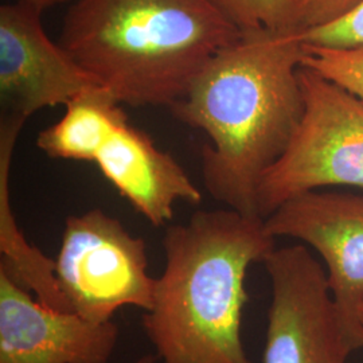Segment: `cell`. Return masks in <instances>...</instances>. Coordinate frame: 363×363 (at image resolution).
<instances>
[{
  "label": "cell",
  "mask_w": 363,
  "mask_h": 363,
  "mask_svg": "<svg viewBox=\"0 0 363 363\" xmlns=\"http://www.w3.org/2000/svg\"><path fill=\"white\" fill-rule=\"evenodd\" d=\"M306 54L298 31L242 30L169 106L182 124L208 135L203 184L226 208L261 218V179L284 155L304 112L298 70Z\"/></svg>",
  "instance_id": "cell-1"
},
{
  "label": "cell",
  "mask_w": 363,
  "mask_h": 363,
  "mask_svg": "<svg viewBox=\"0 0 363 363\" xmlns=\"http://www.w3.org/2000/svg\"><path fill=\"white\" fill-rule=\"evenodd\" d=\"M262 218L233 208L199 210L169 225L144 334L160 363H252L241 337L252 264L276 247Z\"/></svg>",
  "instance_id": "cell-2"
},
{
  "label": "cell",
  "mask_w": 363,
  "mask_h": 363,
  "mask_svg": "<svg viewBox=\"0 0 363 363\" xmlns=\"http://www.w3.org/2000/svg\"><path fill=\"white\" fill-rule=\"evenodd\" d=\"M208 0H76L60 45L120 104H175L237 38Z\"/></svg>",
  "instance_id": "cell-3"
},
{
  "label": "cell",
  "mask_w": 363,
  "mask_h": 363,
  "mask_svg": "<svg viewBox=\"0 0 363 363\" xmlns=\"http://www.w3.org/2000/svg\"><path fill=\"white\" fill-rule=\"evenodd\" d=\"M298 78L304 112L284 155L259 183L262 220L311 190L363 189L362 100L307 66Z\"/></svg>",
  "instance_id": "cell-4"
},
{
  "label": "cell",
  "mask_w": 363,
  "mask_h": 363,
  "mask_svg": "<svg viewBox=\"0 0 363 363\" xmlns=\"http://www.w3.org/2000/svg\"><path fill=\"white\" fill-rule=\"evenodd\" d=\"M147 244L101 208L69 216L55 259V274L70 310L93 322H111L123 307L148 311L156 277Z\"/></svg>",
  "instance_id": "cell-5"
},
{
  "label": "cell",
  "mask_w": 363,
  "mask_h": 363,
  "mask_svg": "<svg viewBox=\"0 0 363 363\" xmlns=\"http://www.w3.org/2000/svg\"><path fill=\"white\" fill-rule=\"evenodd\" d=\"M272 286L264 363H346L355 350L337 313L327 271L303 244L262 261Z\"/></svg>",
  "instance_id": "cell-6"
},
{
  "label": "cell",
  "mask_w": 363,
  "mask_h": 363,
  "mask_svg": "<svg viewBox=\"0 0 363 363\" xmlns=\"http://www.w3.org/2000/svg\"><path fill=\"white\" fill-rule=\"evenodd\" d=\"M268 233L310 247L325 261L339 318L355 350L363 347V195L311 190L288 199L265 220Z\"/></svg>",
  "instance_id": "cell-7"
},
{
  "label": "cell",
  "mask_w": 363,
  "mask_h": 363,
  "mask_svg": "<svg viewBox=\"0 0 363 363\" xmlns=\"http://www.w3.org/2000/svg\"><path fill=\"white\" fill-rule=\"evenodd\" d=\"M42 13L22 3L0 7V117L25 121L40 109L65 106L100 88L48 37Z\"/></svg>",
  "instance_id": "cell-8"
},
{
  "label": "cell",
  "mask_w": 363,
  "mask_h": 363,
  "mask_svg": "<svg viewBox=\"0 0 363 363\" xmlns=\"http://www.w3.org/2000/svg\"><path fill=\"white\" fill-rule=\"evenodd\" d=\"M117 340L113 320L48 308L0 267V363H106Z\"/></svg>",
  "instance_id": "cell-9"
},
{
  "label": "cell",
  "mask_w": 363,
  "mask_h": 363,
  "mask_svg": "<svg viewBox=\"0 0 363 363\" xmlns=\"http://www.w3.org/2000/svg\"><path fill=\"white\" fill-rule=\"evenodd\" d=\"M117 193L152 226L174 218L177 202L198 205L202 193L175 157L124 121L93 162Z\"/></svg>",
  "instance_id": "cell-10"
},
{
  "label": "cell",
  "mask_w": 363,
  "mask_h": 363,
  "mask_svg": "<svg viewBox=\"0 0 363 363\" xmlns=\"http://www.w3.org/2000/svg\"><path fill=\"white\" fill-rule=\"evenodd\" d=\"M23 127V121L0 117V267L48 308L72 312L57 280L55 259L27 241L11 208L10 172Z\"/></svg>",
  "instance_id": "cell-11"
},
{
  "label": "cell",
  "mask_w": 363,
  "mask_h": 363,
  "mask_svg": "<svg viewBox=\"0 0 363 363\" xmlns=\"http://www.w3.org/2000/svg\"><path fill=\"white\" fill-rule=\"evenodd\" d=\"M128 117L103 88L78 94L57 123L39 132L37 147L52 159L93 163L115 130Z\"/></svg>",
  "instance_id": "cell-12"
},
{
  "label": "cell",
  "mask_w": 363,
  "mask_h": 363,
  "mask_svg": "<svg viewBox=\"0 0 363 363\" xmlns=\"http://www.w3.org/2000/svg\"><path fill=\"white\" fill-rule=\"evenodd\" d=\"M240 31H298L294 0H208Z\"/></svg>",
  "instance_id": "cell-13"
},
{
  "label": "cell",
  "mask_w": 363,
  "mask_h": 363,
  "mask_svg": "<svg viewBox=\"0 0 363 363\" xmlns=\"http://www.w3.org/2000/svg\"><path fill=\"white\" fill-rule=\"evenodd\" d=\"M303 66L335 82L363 101V45L325 48L306 45Z\"/></svg>",
  "instance_id": "cell-14"
},
{
  "label": "cell",
  "mask_w": 363,
  "mask_h": 363,
  "mask_svg": "<svg viewBox=\"0 0 363 363\" xmlns=\"http://www.w3.org/2000/svg\"><path fill=\"white\" fill-rule=\"evenodd\" d=\"M306 45L325 48H352L363 45V1L335 22L300 33Z\"/></svg>",
  "instance_id": "cell-15"
},
{
  "label": "cell",
  "mask_w": 363,
  "mask_h": 363,
  "mask_svg": "<svg viewBox=\"0 0 363 363\" xmlns=\"http://www.w3.org/2000/svg\"><path fill=\"white\" fill-rule=\"evenodd\" d=\"M363 0H294L298 33L325 26L355 10Z\"/></svg>",
  "instance_id": "cell-16"
},
{
  "label": "cell",
  "mask_w": 363,
  "mask_h": 363,
  "mask_svg": "<svg viewBox=\"0 0 363 363\" xmlns=\"http://www.w3.org/2000/svg\"><path fill=\"white\" fill-rule=\"evenodd\" d=\"M18 3H22L25 6H28L39 13H43L46 10H50L52 7L61 6L64 3H67L70 0H16Z\"/></svg>",
  "instance_id": "cell-17"
},
{
  "label": "cell",
  "mask_w": 363,
  "mask_h": 363,
  "mask_svg": "<svg viewBox=\"0 0 363 363\" xmlns=\"http://www.w3.org/2000/svg\"><path fill=\"white\" fill-rule=\"evenodd\" d=\"M159 362V359H157V357L156 355H152V354H147V355H143V357H140L138 361L135 363H157Z\"/></svg>",
  "instance_id": "cell-18"
},
{
  "label": "cell",
  "mask_w": 363,
  "mask_h": 363,
  "mask_svg": "<svg viewBox=\"0 0 363 363\" xmlns=\"http://www.w3.org/2000/svg\"><path fill=\"white\" fill-rule=\"evenodd\" d=\"M358 318H359V322H361L363 327V298L361 300L359 306H358Z\"/></svg>",
  "instance_id": "cell-19"
}]
</instances>
